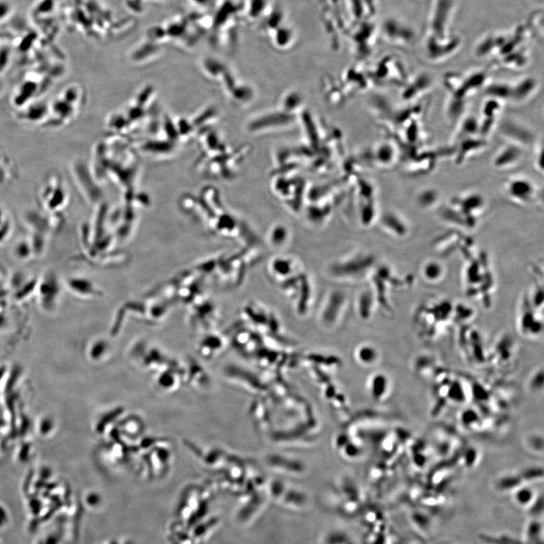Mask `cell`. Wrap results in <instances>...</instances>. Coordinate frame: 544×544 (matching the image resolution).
I'll return each mask as SVG.
<instances>
[{"instance_id": "1", "label": "cell", "mask_w": 544, "mask_h": 544, "mask_svg": "<svg viewBox=\"0 0 544 544\" xmlns=\"http://www.w3.org/2000/svg\"><path fill=\"white\" fill-rule=\"evenodd\" d=\"M499 132L506 143L520 147L524 150L531 148L536 139L526 125L512 119H506L498 125Z\"/></svg>"}, {"instance_id": "2", "label": "cell", "mask_w": 544, "mask_h": 544, "mask_svg": "<svg viewBox=\"0 0 544 544\" xmlns=\"http://www.w3.org/2000/svg\"><path fill=\"white\" fill-rule=\"evenodd\" d=\"M504 186L506 193L510 199L521 204L532 203L538 194L536 184L523 175H514L507 179Z\"/></svg>"}, {"instance_id": "3", "label": "cell", "mask_w": 544, "mask_h": 544, "mask_svg": "<svg viewBox=\"0 0 544 544\" xmlns=\"http://www.w3.org/2000/svg\"><path fill=\"white\" fill-rule=\"evenodd\" d=\"M488 139L480 136L469 137L452 144V157L456 165L465 164L470 158L477 156L488 147Z\"/></svg>"}, {"instance_id": "4", "label": "cell", "mask_w": 544, "mask_h": 544, "mask_svg": "<svg viewBox=\"0 0 544 544\" xmlns=\"http://www.w3.org/2000/svg\"><path fill=\"white\" fill-rule=\"evenodd\" d=\"M505 103L495 99L488 98L483 103L481 116L479 119L480 136L488 139L497 127V121Z\"/></svg>"}, {"instance_id": "5", "label": "cell", "mask_w": 544, "mask_h": 544, "mask_svg": "<svg viewBox=\"0 0 544 544\" xmlns=\"http://www.w3.org/2000/svg\"><path fill=\"white\" fill-rule=\"evenodd\" d=\"M525 151L519 146L506 143L495 153L492 159V166L497 171L512 170L523 162Z\"/></svg>"}, {"instance_id": "6", "label": "cell", "mask_w": 544, "mask_h": 544, "mask_svg": "<svg viewBox=\"0 0 544 544\" xmlns=\"http://www.w3.org/2000/svg\"><path fill=\"white\" fill-rule=\"evenodd\" d=\"M433 80L428 73H421L413 78L408 79L403 87L401 98L406 103L412 104L423 97L432 90Z\"/></svg>"}, {"instance_id": "7", "label": "cell", "mask_w": 544, "mask_h": 544, "mask_svg": "<svg viewBox=\"0 0 544 544\" xmlns=\"http://www.w3.org/2000/svg\"><path fill=\"white\" fill-rule=\"evenodd\" d=\"M540 82L533 76H524L511 84V97L513 104L523 105L531 101L540 90Z\"/></svg>"}, {"instance_id": "8", "label": "cell", "mask_w": 544, "mask_h": 544, "mask_svg": "<svg viewBox=\"0 0 544 544\" xmlns=\"http://www.w3.org/2000/svg\"><path fill=\"white\" fill-rule=\"evenodd\" d=\"M373 157L378 166L392 167L400 159L399 145L394 142L382 143L374 151Z\"/></svg>"}, {"instance_id": "9", "label": "cell", "mask_w": 544, "mask_h": 544, "mask_svg": "<svg viewBox=\"0 0 544 544\" xmlns=\"http://www.w3.org/2000/svg\"><path fill=\"white\" fill-rule=\"evenodd\" d=\"M476 136H480L479 119L473 115H465L458 121V127L452 137V144Z\"/></svg>"}, {"instance_id": "10", "label": "cell", "mask_w": 544, "mask_h": 544, "mask_svg": "<svg viewBox=\"0 0 544 544\" xmlns=\"http://www.w3.org/2000/svg\"><path fill=\"white\" fill-rule=\"evenodd\" d=\"M489 73L485 71L477 70L464 75L465 84L469 97L484 89L489 84Z\"/></svg>"}, {"instance_id": "11", "label": "cell", "mask_w": 544, "mask_h": 544, "mask_svg": "<svg viewBox=\"0 0 544 544\" xmlns=\"http://www.w3.org/2000/svg\"><path fill=\"white\" fill-rule=\"evenodd\" d=\"M484 90L485 95L488 98L495 99L504 103L510 100L511 84L506 82L491 83L485 86Z\"/></svg>"}, {"instance_id": "12", "label": "cell", "mask_w": 544, "mask_h": 544, "mask_svg": "<svg viewBox=\"0 0 544 544\" xmlns=\"http://www.w3.org/2000/svg\"><path fill=\"white\" fill-rule=\"evenodd\" d=\"M467 100L451 97V95H449L445 105V114L447 119L452 122H458L462 119V117L465 116L464 114L467 104Z\"/></svg>"}, {"instance_id": "13", "label": "cell", "mask_w": 544, "mask_h": 544, "mask_svg": "<svg viewBox=\"0 0 544 544\" xmlns=\"http://www.w3.org/2000/svg\"><path fill=\"white\" fill-rule=\"evenodd\" d=\"M438 192L436 188H428L423 189L418 194L417 199L419 204L422 208H430L433 204L436 203L438 200Z\"/></svg>"}, {"instance_id": "14", "label": "cell", "mask_w": 544, "mask_h": 544, "mask_svg": "<svg viewBox=\"0 0 544 544\" xmlns=\"http://www.w3.org/2000/svg\"><path fill=\"white\" fill-rule=\"evenodd\" d=\"M534 166L541 175L543 174V142L536 140L534 145Z\"/></svg>"}, {"instance_id": "15", "label": "cell", "mask_w": 544, "mask_h": 544, "mask_svg": "<svg viewBox=\"0 0 544 544\" xmlns=\"http://www.w3.org/2000/svg\"><path fill=\"white\" fill-rule=\"evenodd\" d=\"M516 499L519 504L526 506L533 499V492L529 489H519L516 494Z\"/></svg>"}, {"instance_id": "16", "label": "cell", "mask_w": 544, "mask_h": 544, "mask_svg": "<svg viewBox=\"0 0 544 544\" xmlns=\"http://www.w3.org/2000/svg\"><path fill=\"white\" fill-rule=\"evenodd\" d=\"M274 263V269L277 272V273H280L281 275L288 274L289 273V263L288 262L284 261V260H277Z\"/></svg>"}, {"instance_id": "17", "label": "cell", "mask_w": 544, "mask_h": 544, "mask_svg": "<svg viewBox=\"0 0 544 544\" xmlns=\"http://www.w3.org/2000/svg\"><path fill=\"white\" fill-rule=\"evenodd\" d=\"M425 273L429 277H438L440 275L439 267L437 264H430L425 270Z\"/></svg>"}]
</instances>
